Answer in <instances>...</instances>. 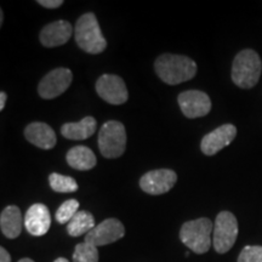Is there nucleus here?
Here are the masks:
<instances>
[{"label": "nucleus", "mask_w": 262, "mask_h": 262, "mask_svg": "<svg viewBox=\"0 0 262 262\" xmlns=\"http://www.w3.org/2000/svg\"><path fill=\"white\" fill-rule=\"evenodd\" d=\"M78 209H79V202L75 201V199H70V201L64 202L60 208L57 209L56 215V221L58 224H70V221L77 214Z\"/></svg>", "instance_id": "obj_22"}, {"label": "nucleus", "mask_w": 262, "mask_h": 262, "mask_svg": "<svg viewBox=\"0 0 262 262\" xmlns=\"http://www.w3.org/2000/svg\"><path fill=\"white\" fill-rule=\"evenodd\" d=\"M238 221L229 211H221L216 216L212 244L216 253L226 254L233 248L238 237Z\"/></svg>", "instance_id": "obj_6"}, {"label": "nucleus", "mask_w": 262, "mask_h": 262, "mask_svg": "<svg viewBox=\"0 0 262 262\" xmlns=\"http://www.w3.org/2000/svg\"><path fill=\"white\" fill-rule=\"evenodd\" d=\"M72 25L70 22L56 21L45 26L40 32V42L45 48H56L61 47L70 40L72 37Z\"/></svg>", "instance_id": "obj_14"}, {"label": "nucleus", "mask_w": 262, "mask_h": 262, "mask_svg": "<svg viewBox=\"0 0 262 262\" xmlns=\"http://www.w3.org/2000/svg\"><path fill=\"white\" fill-rule=\"evenodd\" d=\"M238 262H262V247L247 245L238 256Z\"/></svg>", "instance_id": "obj_23"}, {"label": "nucleus", "mask_w": 262, "mask_h": 262, "mask_svg": "<svg viewBox=\"0 0 262 262\" xmlns=\"http://www.w3.org/2000/svg\"><path fill=\"white\" fill-rule=\"evenodd\" d=\"M156 73L164 83L178 85L191 80L196 73V63L183 55L164 54L156 60Z\"/></svg>", "instance_id": "obj_1"}, {"label": "nucleus", "mask_w": 262, "mask_h": 262, "mask_svg": "<svg viewBox=\"0 0 262 262\" xmlns=\"http://www.w3.org/2000/svg\"><path fill=\"white\" fill-rule=\"evenodd\" d=\"M125 235L124 225L118 219H107L97 225L96 227L85 235V243L94 245V247H102V245L112 244L114 242L122 239Z\"/></svg>", "instance_id": "obj_7"}, {"label": "nucleus", "mask_w": 262, "mask_h": 262, "mask_svg": "<svg viewBox=\"0 0 262 262\" xmlns=\"http://www.w3.org/2000/svg\"><path fill=\"white\" fill-rule=\"evenodd\" d=\"M180 108L189 119L204 117L211 111V100L205 93L199 90H188L178 97Z\"/></svg>", "instance_id": "obj_11"}, {"label": "nucleus", "mask_w": 262, "mask_h": 262, "mask_svg": "<svg viewBox=\"0 0 262 262\" xmlns=\"http://www.w3.org/2000/svg\"><path fill=\"white\" fill-rule=\"evenodd\" d=\"M24 219L19 208L16 205L6 206L0 215V228L2 233L9 239L17 238L22 232Z\"/></svg>", "instance_id": "obj_16"}, {"label": "nucleus", "mask_w": 262, "mask_h": 262, "mask_svg": "<svg viewBox=\"0 0 262 262\" xmlns=\"http://www.w3.org/2000/svg\"><path fill=\"white\" fill-rule=\"evenodd\" d=\"M54 262H70V261H68L67 258H64V257H58Z\"/></svg>", "instance_id": "obj_28"}, {"label": "nucleus", "mask_w": 262, "mask_h": 262, "mask_svg": "<svg viewBox=\"0 0 262 262\" xmlns=\"http://www.w3.org/2000/svg\"><path fill=\"white\" fill-rule=\"evenodd\" d=\"M235 135H237V127L233 124H224L203 137L201 142L202 152L205 156H214L225 147L231 145Z\"/></svg>", "instance_id": "obj_12"}, {"label": "nucleus", "mask_w": 262, "mask_h": 262, "mask_svg": "<svg viewBox=\"0 0 262 262\" xmlns=\"http://www.w3.org/2000/svg\"><path fill=\"white\" fill-rule=\"evenodd\" d=\"M51 226L50 210L47 205L37 203L28 209L25 216V227L29 234L41 237L47 234Z\"/></svg>", "instance_id": "obj_13"}, {"label": "nucleus", "mask_w": 262, "mask_h": 262, "mask_svg": "<svg viewBox=\"0 0 262 262\" xmlns=\"http://www.w3.org/2000/svg\"><path fill=\"white\" fill-rule=\"evenodd\" d=\"M178 181V175L170 169H158L146 172L140 180V187L143 192L159 195L169 192Z\"/></svg>", "instance_id": "obj_10"}, {"label": "nucleus", "mask_w": 262, "mask_h": 262, "mask_svg": "<svg viewBox=\"0 0 262 262\" xmlns=\"http://www.w3.org/2000/svg\"><path fill=\"white\" fill-rule=\"evenodd\" d=\"M95 227L94 216L89 211L79 210L67 225V232L71 237H79L85 233L88 234Z\"/></svg>", "instance_id": "obj_19"}, {"label": "nucleus", "mask_w": 262, "mask_h": 262, "mask_svg": "<svg viewBox=\"0 0 262 262\" xmlns=\"http://www.w3.org/2000/svg\"><path fill=\"white\" fill-rule=\"evenodd\" d=\"M97 122L94 117H85L78 123H66L61 127L62 136L67 140H85L96 131Z\"/></svg>", "instance_id": "obj_17"}, {"label": "nucleus", "mask_w": 262, "mask_h": 262, "mask_svg": "<svg viewBox=\"0 0 262 262\" xmlns=\"http://www.w3.org/2000/svg\"><path fill=\"white\" fill-rule=\"evenodd\" d=\"M49 182H50V187L55 192L58 193H72L78 191V183L75 182L73 178L70 176L61 175V173L52 172L49 176Z\"/></svg>", "instance_id": "obj_20"}, {"label": "nucleus", "mask_w": 262, "mask_h": 262, "mask_svg": "<svg viewBox=\"0 0 262 262\" xmlns=\"http://www.w3.org/2000/svg\"><path fill=\"white\" fill-rule=\"evenodd\" d=\"M5 102H6V94L4 91L0 93V111H3L5 108Z\"/></svg>", "instance_id": "obj_26"}, {"label": "nucleus", "mask_w": 262, "mask_h": 262, "mask_svg": "<svg viewBox=\"0 0 262 262\" xmlns=\"http://www.w3.org/2000/svg\"><path fill=\"white\" fill-rule=\"evenodd\" d=\"M262 61L258 54L245 49L235 55L232 64V80L242 89H251L261 77Z\"/></svg>", "instance_id": "obj_2"}, {"label": "nucleus", "mask_w": 262, "mask_h": 262, "mask_svg": "<svg viewBox=\"0 0 262 262\" xmlns=\"http://www.w3.org/2000/svg\"><path fill=\"white\" fill-rule=\"evenodd\" d=\"M74 38L78 47L88 54H101L107 48L106 39L93 12L84 14L78 19L74 27Z\"/></svg>", "instance_id": "obj_3"}, {"label": "nucleus", "mask_w": 262, "mask_h": 262, "mask_svg": "<svg viewBox=\"0 0 262 262\" xmlns=\"http://www.w3.org/2000/svg\"><path fill=\"white\" fill-rule=\"evenodd\" d=\"M126 147L125 126L117 120L106 122L98 133V148L104 158L112 159L123 156Z\"/></svg>", "instance_id": "obj_5"}, {"label": "nucleus", "mask_w": 262, "mask_h": 262, "mask_svg": "<svg viewBox=\"0 0 262 262\" xmlns=\"http://www.w3.org/2000/svg\"><path fill=\"white\" fill-rule=\"evenodd\" d=\"M73 262H98V250L94 245L83 242L75 245Z\"/></svg>", "instance_id": "obj_21"}, {"label": "nucleus", "mask_w": 262, "mask_h": 262, "mask_svg": "<svg viewBox=\"0 0 262 262\" xmlns=\"http://www.w3.org/2000/svg\"><path fill=\"white\" fill-rule=\"evenodd\" d=\"M211 232H214V225L210 219L201 217L182 225L180 239L193 253L205 254L211 245Z\"/></svg>", "instance_id": "obj_4"}, {"label": "nucleus", "mask_w": 262, "mask_h": 262, "mask_svg": "<svg viewBox=\"0 0 262 262\" xmlns=\"http://www.w3.org/2000/svg\"><path fill=\"white\" fill-rule=\"evenodd\" d=\"M73 74L68 68H56L42 78L38 86V93L45 100L60 96L70 88Z\"/></svg>", "instance_id": "obj_8"}, {"label": "nucleus", "mask_w": 262, "mask_h": 262, "mask_svg": "<svg viewBox=\"0 0 262 262\" xmlns=\"http://www.w3.org/2000/svg\"><path fill=\"white\" fill-rule=\"evenodd\" d=\"M18 262H34L32 260V258H28V257H25V258H21Z\"/></svg>", "instance_id": "obj_29"}, {"label": "nucleus", "mask_w": 262, "mask_h": 262, "mask_svg": "<svg viewBox=\"0 0 262 262\" xmlns=\"http://www.w3.org/2000/svg\"><path fill=\"white\" fill-rule=\"evenodd\" d=\"M25 136L32 145L41 149H51L56 146V134L45 123H32L25 129Z\"/></svg>", "instance_id": "obj_15"}, {"label": "nucleus", "mask_w": 262, "mask_h": 262, "mask_svg": "<svg viewBox=\"0 0 262 262\" xmlns=\"http://www.w3.org/2000/svg\"><path fill=\"white\" fill-rule=\"evenodd\" d=\"M98 96L111 104H123L129 98L126 85L120 77L114 74H103L96 81Z\"/></svg>", "instance_id": "obj_9"}, {"label": "nucleus", "mask_w": 262, "mask_h": 262, "mask_svg": "<svg viewBox=\"0 0 262 262\" xmlns=\"http://www.w3.org/2000/svg\"><path fill=\"white\" fill-rule=\"evenodd\" d=\"M68 165L75 170H80V171H86L91 170L96 165L97 159L95 153L91 150L89 147L85 146H75L73 148L68 150L67 156Z\"/></svg>", "instance_id": "obj_18"}, {"label": "nucleus", "mask_w": 262, "mask_h": 262, "mask_svg": "<svg viewBox=\"0 0 262 262\" xmlns=\"http://www.w3.org/2000/svg\"><path fill=\"white\" fill-rule=\"evenodd\" d=\"M0 262H11V256L5 248H0Z\"/></svg>", "instance_id": "obj_25"}, {"label": "nucleus", "mask_w": 262, "mask_h": 262, "mask_svg": "<svg viewBox=\"0 0 262 262\" xmlns=\"http://www.w3.org/2000/svg\"><path fill=\"white\" fill-rule=\"evenodd\" d=\"M38 4L47 9H57L63 4L62 0H38Z\"/></svg>", "instance_id": "obj_24"}, {"label": "nucleus", "mask_w": 262, "mask_h": 262, "mask_svg": "<svg viewBox=\"0 0 262 262\" xmlns=\"http://www.w3.org/2000/svg\"><path fill=\"white\" fill-rule=\"evenodd\" d=\"M3 24H4V12L0 10V25H3Z\"/></svg>", "instance_id": "obj_27"}]
</instances>
